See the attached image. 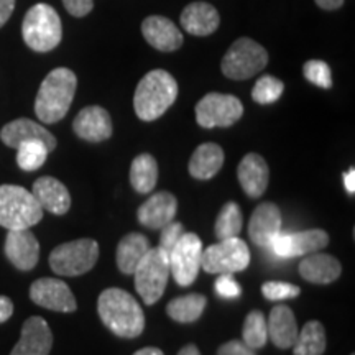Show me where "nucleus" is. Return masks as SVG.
<instances>
[{"mask_svg": "<svg viewBox=\"0 0 355 355\" xmlns=\"http://www.w3.org/2000/svg\"><path fill=\"white\" fill-rule=\"evenodd\" d=\"M178 212V199L168 191L152 194L137 211V219L144 227L158 230L175 220Z\"/></svg>", "mask_w": 355, "mask_h": 355, "instance_id": "6ab92c4d", "label": "nucleus"}, {"mask_svg": "<svg viewBox=\"0 0 355 355\" xmlns=\"http://www.w3.org/2000/svg\"><path fill=\"white\" fill-rule=\"evenodd\" d=\"M283 91H285V84L282 79L266 74V76L257 79L255 86L252 89V99L260 105H268L277 102L283 96Z\"/></svg>", "mask_w": 355, "mask_h": 355, "instance_id": "72a5a7b5", "label": "nucleus"}, {"mask_svg": "<svg viewBox=\"0 0 355 355\" xmlns=\"http://www.w3.org/2000/svg\"><path fill=\"white\" fill-rule=\"evenodd\" d=\"M242 343L250 349H261L268 343L266 318L261 311H250L242 327Z\"/></svg>", "mask_w": 355, "mask_h": 355, "instance_id": "2f4dec72", "label": "nucleus"}, {"mask_svg": "<svg viewBox=\"0 0 355 355\" xmlns=\"http://www.w3.org/2000/svg\"><path fill=\"white\" fill-rule=\"evenodd\" d=\"M224 150L217 144H202L199 145L194 153L191 155L188 163L189 175L196 180L206 181L214 178L224 165Z\"/></svg>", "mask_w": 355, "mask_h": 355, "instance_id": "a878e982", "label": "nucleus"}, {"mask_svg": "<svg viewBox=\"0 0 355 355\" xmlns=\"http://www.w3.org/2000/svg\"><path fill=\"white\" fill-rule=\"evenodd\" d=\"M343 273V265L336 257L327 254H311L300 263V275L314 285H329Z\"/></svg>", "mask_w": 355, "mask_h": 355, "instance_id": "393cba45", "label": "nucleus"}, {"mask_svg": "<svg viewBox=\"0 0 355 355\" xmlns=\"http://www.w3.org/2000/svg\"><path fill=\"white\" fill-rule=\"evenodd\" d=\"M13 314V303L7 296H0V324L7 322Z\"/></svg>", "mask_w": 355, "mask_h": 355, "instance_id": "79ce46f5", "label": "nucleus"}, {"mask_svg": "<svg viewBox=\"0 0 355 355\" xmlns=\"http://www.w3.org/2000/svg\"><path fill=\"white\" fill-rule=\"evenodd\" d=\"M207 300L201 293H191V295L181 296V298L171 300L166 306V313L173 321L181 324L196 322L202 316L206 309Z\"/></svg>", "mask_w": 355, "mask_h": 355, "instance_id": "c85d7f7f", "label": "nucleus"}, {"mask_svg": "<svg viewBox=\"0 0 355 355\" xmlns=\"http://www.w3.org/2000/svg\"><path fill=\"white\" fill-rule=\"evenodd\" d=\"M48 148L43 141L30 140L24 141L17 148V165L24 171H37L44 165L48 158Z\"/></svg>", "mask_w": 355, "mask_h": 355, "instance_id": "473e14b6", "label": "nucleus"}, {"mask_svg": "<svg viewBox=\"0 0 355 355\" xmlns=\"http://www.w3.org/2000/svg\"><path fill=\"white\" fill-rule=\"evenodd\" d=\"M243 115L241 99L230 94L209 92L196 104V121L202 128L230 127Z\"/></svg>", "mask_w": 355, "mask_h": 355, "instance_id": "9b49d317", "label": "nucleus"}, {"mask_svg": "<svg viewBox=\"0 0 355 355\" xmlns=\"http://www.w3.org/2000/svg\"><path fill=\"white\" fill-rule=\"evenodd\" d=\"M250 263V250L242 239L232 237L202 250L201 268L211 275L243 272Z\"/></svg>", "mask_w": 355, "mask_h": 355, "instance_id": "1a4fd4ad", "label": "nucleus"}, {"mask_svg": "<svg viewBox=\"0 0 355 355\" xmlns=\"http://www.w3.org/2000/svg\"><path fill=\"white\" fill-rule=\"evenodd\" d=\"M32 194L43 211L55 216H64L71 207V194L60 180L53 176L38 178L33 183Z\"/></svg>", "mask_w": 355, "mask_h": 355, "instance_id": "4be33fe9", "label": "nucleus"}, {"mask_svg": "<svg viewBox=\"0 0 355 355\" xmlns=\"http://www.w3.org/2000/svg\"><path fill=\"white\" fill-rule=\"evenodd\" d=\"M133 355H165V354H163L162 349H158V347H145V349L137 350Z\"/></svg>", "mask_w": 355, "mask_h": 355, "instance_id": "49530a36", "label": "nucleus"}, {"mask_svg": "<svg viewBox=\"0 0 355 355\" xmlns=\"http://www.w3.org/2000/svg\"><path fill=\"white\" fill-rule=\"evenodd\" d=\"M202 242L196 234L184 232L168 254L170 272L180 286H191L201 270Z\"/></svg>", "mask_w": 355, "mask_h": 355, "instance_id": "9d476101", "label": "nucleus"}, {"mask_svg": "<svg viewBox=\"0 0 355 355\" xmlns=\"http://www.w3.org/2000/svg\"><path fill=\"white\" fill-rule=\"evenodd\" d=\"M326 329L319 321H309L298 332L293 355H322L326 352Z\"/></svg>", "mask_w": 355, "mask_h": 355, "instance_id": "c756f323", "label": "nucleus"}, {"mask_svg": "<svg viewBox=\"0 0 355 355\" xmlns=\"http://www.w3.org/2000/svg\"><path fill=\"white\" fill-rule=\"evenodd\" d=\"M141 33L150 46L162 53H171L183 46V33L170 19L163 15L146 17L141 24Z\"/></svg>", "mask_w": 355, "mask_h": 355, "instance_id": "a211bd4d", "label": "nucleus"}, {"mask_svg": "<svg viewBox=\"0 0 355 355\" xmlns=\"http://www.w3.org/2000/svg\"><path fill=\"white\" fill-rule=\"evenodd\" d=\"M327 245H329V235L321 229L303 230V232H279L270 243L273 254L283 259L314 254V252H321Z\"/></svg>", "mask_w": 355, "mask_h": 355, "instance_id": "f8f14e48", "label": "nucleus"}, {"mask_svg": "<svg viewBox=\"0 0 355 355\" xmlns=\"http://www.w3.org/2000/svg\"><path fill=\"white\" fill-rule=\"evenodd\" d=\"M261 295L268 301L293 300L301 295V288L286 282H266L261 285Z\"/></svg>", "mask_w": 355, "mask_h": 355, "instance_id": "c9c22d12", "label": "nucleus"}, {"mask_svg": "<svg viewBox=\"0 0 355 355\" xmlns=\"http://www.w3.org/2000/svg\"><path fill=\"white\" fill-rule=\"evenodd\" d=\"M135 290L146 306L158 303L170 279V259L163 248L155 247L146 252L135 272Z\"/></svg>", "mask_w": 355, "mask_h": 355, "instance_id": "423d86ee", "label": "nucleus"}, {"mask_svg": "<svg viewBox=\"0 0 355 355\" xmlns=\"http://www.w3.org/2000/svg\"><path fill=\"white\" fill-rule=\"evenodd\" d=\"M176 97V79L165 69H153L146 73L137 86L133 109L140 121L153 122L175 104Z\"/></svg>", "mask_w": 355, "mask_h": 355, "instance_id": "7ed1b4c3", "label": "nucleus"}, {"mask_svg": "<svg viewBox=\"0 0 355 355\" xmlns=\"http://www.w3.org/2000/svg\"><path fill=\"white\" fill-rule=\"evenodd\" d=\"M97 313L110 332L123 339L139 337L145 329V314L130 293L107 288L97 300Z\"/></svg>", "mask_w": 355, "mask_h": 355, "instance_id": "f257e3e1", "label": "nucleus"}, {"mask_svg": "<svg viewBox=\"0 0 355 355\" xmlns=\"http://www.w3.org/2000/svg\"><path fill=\"white\" fill-rule=\"evenodd\" d=\"M344 186H345V191H347L349 194H355V170L354 168H350L347 173H344Z\"/></svg>", "mask_w": 355, "mask_h": 355, "instance_id": "37998d69", "label": "nucleus"}, {"mask_svg": "<svg viewBox=\"0 0 355 355\" xmlns=\"http://www.w3.org/2000/svg\"><path fill=\"white\" fill-rule=\"evenodd\" d=\"M268 64V53L255 40L242 37L235 40L225 56L222 58L220 69L225 78L234 81H245L257 76Z\"/></svg>", "mask_w": 355, "mask_h": 355, "instance_id": "0eeeda50", "label": "nucleus"}, {"mask_svg": "<svg viewBox=\"0 0 355 355\" xmlns=\"http://www.w3.org/2000/svg\"><path fill=\"white\" fill-rule=\"evenodd\" d=\"M242 225L243 219L241 206L234 201L225 202L216 219V237L219 241L239 237V234L242 232Z\"/></svg>", "mask_w": 355, "mask_h": 355, "instance_id": "7c9ffc66", "label": "nucleus"}, {"mask_svg": "<svg viewBox=\"0 0 355 355\" xmlns=\"http://www.w3.org/2000/svg\"><path fill=\"white\" fill-rule=\"evenodd\" d=\"M266 329H268L270 340L278 349H291L298 337V322H296L295 313L288 306H275L270 311V316L266 319Z\"/></svg>", "mask_w": 355, "mask_h": 355, "instance_id": "5701e85b", "label": "nucleus"}, {"mask_svg": "<svg viewBox=\"0 0 355 355\" xmlns=\"http://www.w3.org/2000/svg\"><path fill=\"white\" fill-rule=\"evenodd\" d=\"M239 183L248 198L259 199L263 196L270 181V170L265 158L259 153H248L242 158L237 168Z\"/></svg>", "mask_w": 355, "mask_h": 355, "instance_id": "412c9836", "label": "nucleus"}, {"mask_svg": "<svg viewBox=\"0 0 355 355\" xmlns=\"http://www.w3.org/2000/svg\"><path fill=\"white\" fill-rule=\"evenodd\" d=\"M350 355H354V354H350Z\"/></svg>", "mask_w": 355, "mask_h": 355, "instance_id": "de8ad7c7", "label": "nucleus"}, {"mask_svg": "<svg viewBox=\"0 0 355 355\" xmlns=\"http://www.w3.org/2000/svg\"><path fill=\"white\" fill-rule=\"evenodd\" d=\"M216 291L217 295L222 296L225 300H234L239 298L242 293L241 285L237 283V279L234 278L232 273H222L219 275V278L216 279Z\"/></svg>", "mask_w": 355, "mask_h": 355, "instance_id": "4c0bfd02", "label": "nucleus"}, {"mask_svg": "<svg viewBox=\"0 0 355 355\" xmlns=\"http://www.w3.org/2000/svg\"><path fill=\"white\" fill-rule=\"evenodd\" d=\"M78 78L68 68L53 69L43 79L35 99V114L43 123L63 121L76 94Z\"/></svg>", "mask_w": 355, "mask_h": 355, "instance_id": "f03ea898", "label": "nucleus"}, {"mask_svg": "<svg viewBox=\"0 0 355 355\" xmlns=\"http://www.w3.org/2000/svg\"><path fill=\"white\" fill-rule=\"evenodd\" d=\"M150 250V242L144 234L132 232L122 237L115 250V261L123 275H133L137 265Z\"/></svg>", "mask_w": 355, "mask_h": 355, "instance_id": "bb28decb", "label": "nucleus"}, {"mask_svg": "<svg viewBox=\"0 0 355 355\" xmlns=\"http://www.w3.org/2000/svg\"><path fill=\"white\" fill-rule=\"evenodd\" d=\"M63 6L73 17H86L94 8V0H63Z\"/></svg>", "mask_w": 355, "mask_h": 355, "instance_id": "58836bf2", "label": "nucleus"}, {"mask_svg": "<svg viewBox=\"0 0 355 355\" xmlns=\"http://www.w3.org/2000/svg\"><path fill=\"white\" fill-rule=\"evenodd\" d=\"M159 230H162V234H159V245L158 247L163 248L166 254H170L171 248L176 245V242L180 241L181 235L184 234V225L181 224V222L171 220L170 224H166L165 227H162Z\"/></svg>", "mask_w": 355, "mask_h": 355, "instance_id": "e433bc0d", "label": "nucleus"}, {"mask_svg": "<svg viewBox=\"0 0 355 355\" xmlns=\"http://www.w3.org/2000/svg\"><path fill=\"white\" fill-rule=\"evenodd\" d=\"M3 250L8 261L21 272L33 270L40 260V243L30 229L8 230Z\"/></svg>", "mask_w": 355, "mask_h": 355, "instance_id": "4468645a", "label": "nucleus"}, {"mask_svg": "<svg viewBox=\"0 0 355 355\" xmlns=\"http://www.w3.org/2000/svg\"><path fill=\"white\" fill-rule=\"evenodd\" d=\"M99 243L92 239H78L61 243L50 254L51 270L60 277H79L94 268L99 260Z\"/></svg>", "mask_w": 355, "mask_h": 355, "instance_id": "6e6552de", "label": "nucleus"}, {"mask_svg": "<svg viewBox=\"0 0 355 355\" xmlns=\"http://www.w3.org/2000/svg\"><path fill=\"white\" fill-rule=\"evenodd\" d=\"M303 74L311 84L321 87L331 89L332 87V73L329 64L324 63L321 60H309L303 66Z\"/></svg>", "mask_w": 355, "mask_h": 355, "instance_id": "f704fd0d", "label": "nucleus"}, {"mask_svg": "<svg viewBox=\"0 0 355 355\" xmlns=\"http://www.w3.org/2000/svg\"><path fill=\"white\" fill-rule=\"evenodd\" d=\"M178 355H201V352H199V349L194 344H188L178 352Z\"/></svg>", "mask_w": 355, "mask_h": 355, "instance_id": "a18cd8bd", "label": "nucleus"}, {"mask_svg": "<svg viewBox=\"0 0 355 355\" xmlns=\"http://www.w3.org/2000/svg\"><path fill=\"white\" fill-rule=\"evenodd\" d=\"M0 140L3 141L10 148H19L24 141L40 140L46 145L48 152H53L56 148L58 141L51 132H48L38 122H33L32 119H15V121L8 122L7 125L2 127L0 130Z\"/></svg>", "mask_w": 355, "mask_h": 355, "instance_id": "aec40b11", "label": "nucleus"}, {"mask_svg": "<svg viewBox=\"0 0 355 355\" xmlns=\"http://www.w3.org/2000/svg\"><path fill=\"white\" fill-rule=\"evenodd\" d=\"M43 219V209L24 186H0V225L7 230L30 229Z\"/></svg>", "mask_w": 355, "mask_h": 355, "instance_id": "20e7f679", "label": "nucleus"}, {"mask_svg": "<svg viewBox=\"0 0 355 355\" xmlns=\"http://www.w3.org/2000/svg\"><path fill=\"white\" fill-rule=\"evenodd\" d=\"M217 355H257L254 349L247 347L242 340H229V343L222 344Z\"/></svg>", "mask_w": 355, "mask_h": 355, "instance_id": "ea45409f", "label": "nucleus"}, {"mask_svg": "<svg viewBox=\"0 0 355 355\" xmlns=\"http://www.w3.org/2000/svg\"><path fill=\"white\" fill-rule=\"evenodd\" d=\"M30 300L44 309L56 313H74L78 309L76 298L63 279L40 278L30 286Z\"/></svg>", "mask_w": 355, "mask_h": 355, "instance_id": "ddd939ff", "label": "nucleus"}, {"mask_svg": "<svg viewBox=\"0 0 355 355\" xmlns=\"http://www.w3.org/2000/svg\"><path fill=\"white\" fill-rule=\"evenodd\" d=\"M158 181V163L150 153H141L132 162L130 183L139 194L152 193Z\"/></svg>", "mask_w": 355, "mask_h": 355, "instance_id": "cd10ccee", "label": "nucleus"}, {"mask_svg": "<svg viewBox=\"0 0 355 355\" xmlns=\"http://www.w3.org/2000/svg\"><path fill=\"white\" fill-rule=\"evenodd\" d=\"M316 3L322 10H337V8L343 7L344 0H316Z\"/></svg>", "mask_w": 355, "mask_h": 355, "instance_id": "c03bdc74", "label": "nucleus"}, {"mask_svg": "<svg viewBox=\"0 0 355 355\" xmlns=\"http://www.w3.org/2000/svg\"><path fill=\"white\" fill-rule=\"evenodd\" d=\"M21 37L30 50L48 53L63 38V26L58 12L48 3H35L21 24Z\"/></svg>", "mask_w": 355, "mask_h": 355, "instance_id": "39448f33", "label": "nucleus"}, {"mask_svg": "<svg viewBox=\"0 0 355 355\" xmlns=\"http://www.w3.org/2000/svg\"><path fill=\"white\" fill-rule=\"evenodd\" d=\"M53 347V332L48 322L40 316H32L24 322L20 340L10 355H50Z\"/></svg>", "mask_w": 355, "mask_h": 355, "instance_id": "f3484780", "label": "nucleus"}, {"mask_svg": "<svg viewBox=\"0 0 355 355\" xmlns=\"http://www.w3.org/2000/svg\"><path fill=\"white\" fill-rule=\"evenodd\" d=\"M283 217L277 204L261 202L252 212L248 220V237L259 247H270L275 237L282 232Z\"/></svg>", "mask_w": 355, "mask_h": 355, "instance_id": "2eb2a0df", "label": "nucleus"}, {"mask_svg": "<svg viewBox=\"0 0 355 355\" xmlns=\"http://www.w3.org/2000/svg\"><path fill=\"white\" fill-rule=\"evenodd\" d=\"M220 17L207 2H193L181 12V26L194 37H207L219 28Z\"/></svg>", "mask_w": 355, "mask_h": 355, "instance_id": "b1692460", "label": "nucleus"}, {"mask_svg": "<svg viewBox=\"0 0 355 355\" xmlns=\"http://www.w3.org/2000/svg\"><path fill=\"white\" fill-rule=\"evenodd\" d=\"M17 0H0V28L10 20Z\"/></svg>", "mask_w": 355, "mask_h": 355, "instance_id": "a19ab883", "label": "nucleus"}, {"mask_svg": "<svg viewBox=\"0 0 355 355\" xmlns=\"http://www.w3.org/2000/svg\"><path fill=\"white\" fill-rule=\"evenodd\" d=\"M73 130L79 139L91 141V144H101L112 137V119L107 110L101 105H89L76 115Z\"/></svg>", "mask_w": 355, "mask_h": 355, "instance_id": "dca6fc26", "label": "nucleus"}]
</instances>
